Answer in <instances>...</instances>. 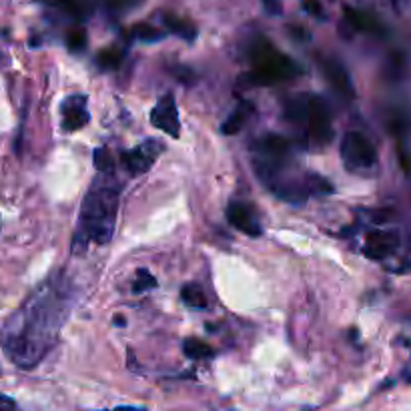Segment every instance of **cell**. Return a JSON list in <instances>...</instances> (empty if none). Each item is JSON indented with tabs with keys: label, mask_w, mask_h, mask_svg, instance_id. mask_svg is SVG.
Instances as JSON below:
<instances>
[{
	"label": "cell",
	"mask_w": 411,
	"mask_h": 411,
	"mask_svg": "<svg viewBox=\"0 0 411 411\" xmlns=\"http://www.w3.org/2000/svg\"><path fill=\"white\" fill-rule=\"evenodd\" d=\"M119 185H93L80 211L78 239L105 245L111 241L114 231V217L119 209Z\"/></svg>",
	"instance_id": "cell-1"
},
{
	"label": "cell",
	"mask_w": 411,
	"mask_h": 411,
	"mask_svg": "<svg viewBox=\"0 0 411 411\" xmlns=\"http://www.w3.org/2000/svg\"><path fill=\"white\" fill-rule=\"evenodd\" d=\"M303 8L311 17H323V6H321L319 0H303Z\"/></svg>",
	"instance_id": "cell-23"
},
{
	"label": "cell",
	"mask_w": 411,
	"mask_h": 411,
	"mask_svg": "<svg viewBox=\"0 0 411 411\" xmlns=\"http://www.w3.org/2000/svg\"><path fill=\"white\" fill-rule=\"evenodd\" d=\"M251 62L253 71L247 73L241 78V82L247 87H267V85H277L283 80H291L301 75V67L291 58L283 55L279 49L267 38H257L251 44Z\"/></svg>",
	"instance_id": "cell-2"
},
{
	"label": "cell",
	"mask_w": 411,
	"mask_h": 411,
	"mask_svg": "<svg viewBox=\"0 0 411 411\" xmlns=\"http://www.w3.org/2000/svg\"><path fill=\"white\" fill-rule=\"evenodd\" d=\"M67 44L71 51H82L87 46V33L82 28H73L67 35Z\"/></svg>",
	"instance_id": "cell-22"
},
{
	"label": "cell",
	"mask_w": 411,
	"mask_h": 411,
	"mask_svg": "<svg viewBox=\"0 0 411 411\" xmlns=\"http://www.w3.org/2000/svg\"><path fill=\"white\" fill-rule=\"evenodd\" d=\"M307 105H309V96H297L287 100L285 105V119L301 125L303 121H307Z\"/></svg>",
	"instance_id": "cell-15"
},
{
	"label": "cell",
	"mask_w": 411,
	"mask_h": 411,
	"mask_svg": "<svg viewBox=\"0 0 411 411\" xmlns=\"http://www.w3.org/2000/svg\"><path fill=\"white\" fill-rule=\"evenodd\" d=\"M305 185L309 189V193H317V195H329V193H333V185L327 179H323L321 175H307Z\"/></svg>",
	"instance_id": "cell-20"
},
{
	"label": "cell",
	"mask_w": 411,
	"mask_h": 411,
	"mask_svg": "<svg viewBox=\"0 0 411 411\" xmlns=\"http://www.w3.org/2000/svg\"><path fill=\"white\" fill-rule=\"evenodd\" d=\"M10 410H17L15 399H12V397H8V395H2V393H0V411H10Z\"/></svg>",
	"instance_id": "cell-24"
},
{
	"label": "cell",
	"mask_w": 411,
	"mask_h": 411,
	"mask_svg": "<svg viewBox=\"0 0 411 411\" xmlns=\"http://www.w3.org/2000/svg\"><path fill=\"white\" fill-rule=\"evenodd\" d=\"M163 22L168 28V33H173L175 37L183 38V40H195V37H197V28L191 20L181 19L177 15H165Z\"/></svg>",
	"instance_id": "cell-13"
},
{
	"label": "cell",
	"mask_w": 411,
	"mask_h": 411,
	"mask_svg": "<svg viewBox=\"0 0 411 411\" xmlns=\"http://www.w3.org/2000/svg\"><path fill=\"white\" fill-rule=\"evenodd\" d=\"M137 0H107V4H109V8H114V10H119V8H127V6H132Z\"/></svg>",
	"instance_id": "cell-25"
},
{
	"label": "cell",
	"mask_w": 411,
	"mask_h": 411,
	"mask_svg": "<svg viewBox=\"0 0 411 411\" xmlns=\"http://www.w3.org/2000/svg\"><path fill=\"white\" fill-rule=\"evenodd\" d=\"M157 287V279L150 275L149 269H139L137 271V277H134V283H132V291L134 293H145L149 289H155Z\"/></svg>",
	"instance_id": "cell-19"
},
{
	"label": "cell",
	"mask_w": 411,
	"mask_h": 411,
	"mask_svg": "<svg viewBox=\"0 0 411 411\" xmlns=\"http://www.w3.org/2000/svg\"><path fill=\"white\" fill-rule=\"evenodd\" d=\"M341 159L349 170H367L377 163V152L363 132H347L341 141Z\"/></svg>",
	"instance_id": "cell-3"
},
{
	"label": "cell",
	"mask_w": 411,
	"mask_h": 411,
	"mask_svg": "<svg viewBox=\"0 0 411 411\" xmlns=\"http://www.w3.org/2000/svg\"><path fill=\"white\" fill-rule=\"evenodd\" d=\"M265 2V6H267V10L271 12V15H279L281 12V6L277 0H263Z\"/></svg>",
	"instance_id": "cell-26"
},
{
	"label": "cell",
	"mask_w": 411,
	"mask_h": 411,
	"mask_svg": "<svg viewBox=\"0 0 411 411\" xmlns=\"http://www.w3.org/2000/svg\"><path fill=\"white\" fill-rule=\"evenodd\" d=\"M159 150H161L159 145L152 139H149L145 145L134 147L132 150H127L123 155V163H125V167L129 168V173H132V175H143V173H147L155 165Z\"/></svg>",
	"instance_id": "cell-8"
},
{
	"label": "cell",
	"mask_w": 411,
	"mask_h": 411,
	"mask_svg": "<svg viewBox=\"0 0 411 411\" xmlns=\"http://www.w3.org/2000/svg\"><path fill=\"white\" fill-rule=\"evenodd\" d=\"M132 37L143 40V42H157V40L165 38V33L155 28V26H150L147 22H141V24L132 26Z\"/></svg>",
	"instance_id": "cell-17"
},
{
	"label": "cell",
	"mask_w": 411,
	"mask_h": 411,
	"mask_svg": "<svg viewBox=\"0 0 411 411\" xmlns=\"http://www.w3.org/2000/svg\"><path fill=\"white\" fill-rule=\"evenodd\" d=\"M114 411H147L145 408H132V405H119Z\"/></svg>",
	"instance_id": "cell-28"
},
{
	"label": "cell",
	"mask_w": 411,
	"mask_h": 411,
	"mask_svg": "<svg viewBox=\"0 0 411 411\" xmlns=\"http://www.w3.org/2000/svg\"><path fill=\"white\" fill-rule=\"evenodd\" d=\"M251 112H253V105H251L249 100H241L239 107L231 112V114L227 116V121L223 123V127H221L223 134H227V137L237 134V132L245 127V123H247V119L251 116Z\"/></svg>",
	"instance_id": "cell-12"
},
{
	"label": "cell",
	"mask_w": 411,
	"mask_h": 411,
	"mask_svg": "<svg viewBox=\"0 0 411 411\" xmlns=\"http://www.w3.org/2000/svg\"><path fill=\"white\" fill-rule=\"evenodd\" d=\"M399 245V233L397 231H374L367 235L365 245H363V253L369 259H383L387 255H392L393 251Z\"/></svg>",
	"instance_id": "cell-9"
},
{
	"label": "cell",
	"mask_w": 411,
	"mask_h": 411,
	"mask_svg": "<svg viewBox=\"0 0 411 411\" xmlns=\"http://www.w3.org/2000/svg\"><path fill=\"white\" fill-rule=\"evenodd\" d=\"M307 132L309 139L317 145L325 147L333 139V125H331V112L325 103V98L311 94L309 105H307Z\"/></svg>",
	"instance_id": "cell-4"
},
{
	"label": "cell",
	"mask_w": 411,
	"mask_h": 411,
	"mask_svg": "<svg viewBox=\"0 0 411 411\" xmlns=\"http://www.w3.org/2000/svg\"><path fill=\"white\" fill-rule=\"evenodd\" d=\"M183 351H185V356H187L189 359H195V361L207 359V357L213 356L211 345L205 343V341H201V339H195V337H191V339H187V341L183 343Z\"/></svg>",
	"instance_id": "cell-16"
},
{
	"label": "cell",
	"mask_w": 411,
	"mask_h": 411,
	"mask_svg": "<svg viewBox=\"0 0 411 411\" xmlns=\"http://www.w3.org/2000/svg\"><path fill=\"white\" fill-rule=\"evenodd\" d=\"M10 411H19V410H10Z\"/></svg>",
	"instance_id": "cell-29"
},
{
	"label": "cell",
	"mask_w": 411,
	"mask_h": 411,
	"mask_svg": "<svg viewBox=\"0 0 411 411\" xmlns=\"http://www.w3.org/2000/svg\"><path fill=\"white\" fill-rule=\"evenodd\" d=\"M150 123L163 131L168 137H179L181 134V121H179V109H177V100L173 93L163 94L159 98V103L155 105V109L150 111Z\"/></svg>",
	"instance_id": "cell-5"
},
{
	"label": "cell",
	"mask_w": 411,
	"mask_h": 411,
	"mask_svg": "<svg viewBox=\"0 0 411 411\" xmlns=\"http://www.w3.org/2000/svg\"><path fill=\"white\" fill-rule=\"evenodd\" d=\"M319 67H321V73L325 76V80L335 89L337 93L345 96V98H353L356 89H353L351 76H349L341 60H337L335 56H319Z\"/></svg>",
	"instance_id": "cell-6"
},
{
	"label": "cell",
	"mask_w": 411,
	"mask_h": 411,
	"mask_svg": "<svg viewBox=\"0 0 411 411\" xmlns=\"http://www.w3.org/2000/svg\"><path fill=\"white\" fill-rule=\"evenodd\" d=\"M121 58H123V56H121L119 51H114V49H105V51H100V53L96 55V62H98V67L105 69V71H114V69H119Z\"/></svg>",
	"instance_id": "cell-18"
},
{
	"label": "cell",
	"mask_w": 411,
	"mask_h": 411,
	"mask_svg": "<svg viewBox=\"0 0 411 411\" xmlns=\"http://www.w3.org/2000/svg\"><path fill=\"white\" fill-rule=\"evenodd\" d=\"M94 167H96V170H100V173L112 170V157L105 147L94 150Z\"/></svg>",
	"instance_id": "cell-21"
},
{
	"label": "cell",
	"mask_w": 411,
	"mask_h": 411,
	"mask_svg": "<svg viewBox=\"0 0 411 411\" xmlns=\"http://www.w3.org/2000/svg\"><path fill=\"white\" fill-rule=\"evenodd\" d=\"M225 215H227L229 225L235 227L237 231L245 233L247 237H259L263 233L261 225L257 221L253 209L241 203V201H231L229 207H227V211H225Z\"/></svg>",
	"instance_id": "cell-7"
},
{
	"label": "cell",
	"mask_w": 411,
	"mask_h": 411,
	"mask_svg": "<svg viewBox=\"0 0 411 411\" xmlns=\"http://www.w3.org/2000/svg\"><path fill=\"white\" fill-rule=\"evenodd\" d=\"M181 299L191 309H207V295L205 291L197 285V283H187L181 289Z\"/></svg>",
	"instance_id": "cell-14"
},
{
	"label": "cell",
	"mask_w": 411,
	"mask_h": 411,
	"mask_svg": "<svg viewBox=\"0 0 411 411\" xmlns=\"http://www.w3.org/2000/svg\"><path fill=\"white\" fill-rule=\"evenodd\" d=\"M62 129L64 131H78L89 123V111L85 107V96H69L62 103Z\"/></svg>",
	"instance_id": "cell-10"
},
{
	"label": "cell",
	"mask_w": 411,
	"mask_h": 411,
	"mask_svg": "<svg viewBox=\"0 0 411 411\" xmlns=\"http://www.w3.org/2000/svg\"><path fill=\"white\" fill-rule=\"evenodd\" d=\"M345 19H347V22H349L356 30H359V33L377 35V37L383 35L381 22L375 19V17H371L369 12H363V10H356V8L345 6Z\"/></svg>",
	"instance_id": "cell-11"
},
{
	"label": "cell",
	"mask_w": 411,
	"mask_h": 411,
	"mask_svg": "<svg viewBox=\"0 0 411 411\" xmlns=\"http://www.w3.org/2000/svg\"><path fill=\"white\" fill-rule=\"evenodd\" d=\"M291 33L295 35V38H303V40H307V38H309V35H307L303 28H299V26H291Z\"/></svg>",
	"instance_id": "cell-27"
}]
</instances>
